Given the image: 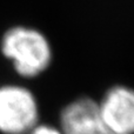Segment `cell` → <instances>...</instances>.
Returning a JSON list of instances; mask_svg holds the SVG:
<instances>
[{
	"label": "cell",
	"instance_id": "1",
	"mask_svg": "<svg viewBox=\"0 0 134 134\" xmlns=\"http://www.w3.org/2000/svg\"><path fill=\"white\" fill-rule=\"evenodd\" d=\"M0 49L14 71L24 78L39 76L48 69L53 59L47 37L30 26L8 28L1 38Z\"/></svg>",
	"mask_w": 134,
	"mask_h": 134
},
{
	"label": "cell",
	"instance_id": "2",
	"mask_svg": "<svg viewBox=\"0 0 134 134\" xmlns=\"http://www.w3.org/2000/svg\"><path fill=\"white\" fill-rule=\"evenodd\" d=\"M40 122L38 99L16 83L0 86V133L26 134Z\"/></svg>",
	"mask_w": 134,
	"mask_h": 134
},
{
	"label": "cell",
	"instance_id": "3",
	"mask_svg": "<svg viewBox=\"0 0 134 134\" xmlns=\"http://www.w3.org/2000/svg\"><path fill=\"white\" fill-rule=\"evenodd\" d=\"M102 124L113 134H134V87L113 85L97 100Z\"/></svg>",
	"mask_w": 134,
	"mask_h": 134
},
{
	"label": "cell",
	"instance_id": "4",
	"mask_svg": "<svg viewBox=\"0 0 134 134\" xmlns=\"http://www.w3.org/2000/svg\"><path fill=\"white\" fill-rule=\"evenodd\" d=\"M58 126L64 134H113L102 124L97 100L79 97L61 108Z\"/></svg>",
	"mask_w": 134,
	"mask_h": 134
},
{
	"label": "cell",
	"instance_id": "5",
	"mask_svg": "<svg viewBox=\"0 0 134 134\" xmlns=\"http://www.w3.org/2000/svg\"><path fill=\"white\" fill-rule=\"evenodd\" d=\"M26 134H64L58 125L48 122H39Z\"/></svg>",
	"mask_w": 134,
	"mask_h": 134
}]
</instances>
